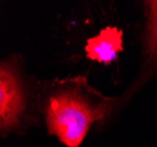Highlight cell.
I'll return each mask as SVG.
<instances>
[{
  "label": "cell",
  "instance_id": "obj_4",
  "mask_svg": "<svg viewBox=\"0 0 157 147\" xmlns=\"http://www.w3.org/2000/svg\"><path fill=\"white\" fill-rule=\"evenodd\" d=\"M145 30H144V77L157 72V0L144 2Z\"/></svg>",
  "mask_w": 157,
  "mask_h": 147
},
{
  "label": "cell",
  "instance_id": "obj_3",
  "mask_svg": "<svg viewBox=\"0 0 157 147\" xmlns=\"http://www.w3.org/2000/svg\"><path fill=\"white\" fill-rule=\"evenodd\" d=\"M123 50V32L116 26H108L89 38L85 46L88 59L109 65Z\"/></svg>",
  "mask_w": 157,
  "mask_h": 147
},
{
  "label": "cell",
  "instance_id": "obj_2",
  "mask_svg": "<svg viewBox=\"0 0 157 147\" xmlns=\"http://www.w3.org/2000/svg\"><path fill=\"white\" fill-rule=\"evenodd\" d=\"M27 109L26 84L15 60L0 65V131L5 137L21 127Z\"/></svg>",
  "mask_w": 157,
  "mask_h": 147
},
{
  "label": "cell",
  "instance_id": "obj_1",
  "mask_svg": "<svg viewBox=\"0 0 157 147\" xmlns=\"http://www.w3.org/2000/svg\"><path fill=\"white\" fill-rule=\"evenodd\" d=\"M115 100L93 87L83 75L42 82L38 99L47 132L66 147L80 146L93 125L110 113Z\"/></svg>",
  "mask_w": 157,
  "mask_h": 147
}]
</instances>
